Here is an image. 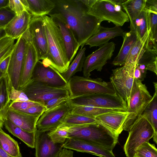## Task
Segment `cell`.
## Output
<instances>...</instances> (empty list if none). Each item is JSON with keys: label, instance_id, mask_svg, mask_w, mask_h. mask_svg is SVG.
I'll return each mask as SVG.
<instances>
[{"label": "cell", "instance_id": "31", "mask_svg": "<svg viewBox=\"0 0 157 157\" xmlns=\"http://www.w3.org/2000/svg\"><path fill=\"white\" fill-rule=\"evenodd\" d=\"M146 41L136 63L145 65L147 69L151 65L157 64V48L148 45Z\"/></svg>", "mask_w": 157, "mask_h": 157}, {"label": "cell", "instance_id": "47", "mask_svg": "<svg viewBox=\"0 0 157 157\" xmlns=\"http://www.w3.org/2000/svg\"><path fill=\"white\" fill-rule=\"evenodd\" d=\"M45 111L44 106L37 105L19 111L31 115H41Z\"/></svg>", "mask_w": 157, "mask_h": 157}, {"label": "cell", "instance_id": "55", "mask_svg": "<svg viewBox=\"0 0 157 157\" xmlns=\"http://www.w3.org/2000/svg\"><path fill=\"white\" fill-rule=\"evenodd\" d=\"M111 1L114 4L121 6L122 3L124 2L126 0H111Z\"/></svg>", "mask_w": 157, "mask_h": 157}, {"label": "cell", "instance_id": "51", "mask_svg": "<svg viewBox=\"0 0 157 157\" xmlns=\"http://www.w3.org/2000/svg\"><path fill=\"white\" fill-rule=\"evenodd\" d=\"M97 0H80L82 3L88 9H90L94 4Z\"/></svg>", "mask_w": 157, "mask_h": 157}, {"label": "cell", "instance_id": "32", "mask_svg": "<svg viewBox=\"0 0 157 157\" xmlns=\"http://www.w3.org/2000/svg\"><path fill=\"white\" fill-rule=\"evenodd\" d=\"M0 145L11 157H17L21 154L17 142L2 130H0Z\"/></svg>", "mask_w": 157, "mask_h": 157}, {"label": "cell", "instance_id": "7", "mask_svg": "<svg viewBox=\"0 0 157 157\" xmlns=\"http://www.w3.org/2000/svg\"><path fill=\"white\" fill-rule=\"evenodd\" d=\"M71 104L87 105L109 109L127 110L126 102L117 93H96L78 97L67 100Z\"/></svg>", "mask_w": 157, "mask_h": 157}, {"label": "cell", "instance_id": "53", "mask_svg": "<svg viewBox=\"0 0 157 157\" xmlns=\"http://www.w3.org/2000/svg\"><path fill=\"white\" fill-rule=\"evenodd\" d=\"M0 157H12L9 155L6 152L2 149L0 145ZM23 157L21 154L18 157Z\"/></svg>", "mask_w": 157, "mask_h": 157}, {"label": "cell", "instance_id": "25", "mask_svg": "<svg viewBox=\"0 0 157 157\" xmlns=\"http://www.w3.org/2000/svg\"><path fill=\"white\" fill-rule=\"evenodd\" d=\"M27 11L33 17H42L49 13L56 5L54 0H26Z\"/></svg>", "mask_w": 157, "mask_h": 157}, {"label": "cell", "instance_id": "13", "mask_svg": "<svg viewBox=\"0 0 157 157\" xmlns=\"http://www.w3.org/2000/svg\"><path fill=\"white\" fill-rule=\"evenodd\" d=\"M27 41L21 36L15 43V47L10 56L8 74L13 86L19 88L20 79L25 57Z\"/></svg>", "mask_w": 157, "mask_h": 157}, {"label": "cell", "instance_id": "40", "mask_svg": "<svg viewBox=\"0 0 157 157\" xmlns=\"http://www.w3.org/2000/svg\"><path fill=\"white\" fill-rule=\"evenodd\" d=\"M10 102L6 81L2 76L0 79V110L7 109Z\"/></svg>", "mask_w": 157, "mask_h": 157}, {"label": "cell", "instance_id": "20", "mask_svg": "<svg viewBox=\"0 0 157 157\" xmlns=\"http://www.w3.org/2000/svg\"><path fill=\"white\" fill-rule=\"evenodd\" d=\"M129 113L127 111H112L100 114L95 117L98 123L119 135L123 130V126Z\"/></svg>", "mask_w": 157, "mask_h": 157}, {"label": "cell", "instance_id": "24", "mask_svg": "<svg viewBox=\"0 0 157 157\" xmlns=\"http://www.w3.org/2000/svg\"><path fill=\"white\" fill-rule=\"evenodd\" d=\"M122 36L123 39L122 45L117 55L112 62V64L115 66L125 64L127 57L138 39L136 33L131 31L124 32Z\"/></svg>", "mask_w": 157, "mask_h": 157}, {"label": "cell", "instance_id": "44", "mask_svg": "<svg viewBox=\"0 0 157 157\" xmlns=\"http://www.w3.org/2000/svg\"><path fill=\"white\" fill-rule=\"evenodd\" d=\"M8 7L17 16L27 11L21 0H9Z\"/></svg>", "mask_w": 157, "mask_h": 157}, {"label": "cell", "instance_id": "52", "mask_svg": "<svg viewBox=\"0 0 157 157\" xmlns=\"http://www.w3.org/2000/svg\"><path fill=\"white\" fill-rule=\"evenodd\" d=\"M4 110H0V130H2V128L4 126L5 118L4 114Z\"/></svg>", "mask_w": 157, "mask_h": 157}, {"label": "cell", "instance_id": "21", "mask_svg": "<svg viewBox=\"0 0 157 157\" xmlns=\"http://www.w3.org/2000/svg\"><path fill=\"white\" fill-rule=\"evenodd\" d=\"M27 42L20 77L19 90L22 88L31 80L34 67L39 60L36 51L32 43L30 41Z\"/></svg>", "mask_w": 157, "mask_h": 157}, {"label": "cell", "instance_id": "6", "mask_svg": "<svg viewBox=\"0 0 157 157\" xmlns=\"http://www.w3.org/2000/svg\"><path fill=\"white\" fill-rule=\"evenodd\" d=\"M145 85L134 79L127 111L129 114L123 126V130L129 131L135 121L142 114L152 99Z\"/></svg>", "mask_w": 157, "mask_h": 157}, {"label": "cell", "instance_id": "9", "mask_svg": "<svg viewBox=\"0 0 157 157\" xmlns=\"http://www.w3.org/2000/svg\"><path fill=\"white\" fill-rule=\"evenodd\" d=\"M21 36L27 41L32 43L36 51L38 60L46 61L48 48L42 17L32 16L28 29Z\"/></svg>", "mask_w": 157, "mask_h": 157}, {"label": "cell", "instance_id": "28", "mask_svg": "<svg viewBox=\"0 0 157 157\" xmlns=\"http://www.w3.org/2000/svg\"><path fill=\"white\" fill-rule=\"evenodd\" d=\"M85 47L81 48L75 59L69 65L67 71L61 74L63 78L68 82L70 79L77 72L82 70L84 61L86 58Z\"/></svg>", "mask_w": 157, "mask_h": 157}, {"label": "cell", "instance_id": "54", "mask_svg": "<svg viewBox=\"0 0 157 157\" xmlns=\"http://www.w3.org/2000/svg\"><path fill=\"white\" fill-rule=\"evenodd\" d=\"M9 0H0V9L8 7Z\"/></svg>", "mask_w": 157, "mask_h": 157}, {"label": "cell", "instance_id": "49", "mask_svg": "<svg viewBox=\"0 0 157 157\" xmlns=\"http://www.w3.org/2000/svg\"><path fill=\"white\" fill-rule=\"evenodd\" d=\"M144 9L145 10L157 12V0H146Z\"/></svg>", "mask_w": 157, "mask_h": 157}, {"label": "cell", "instance_id": "36", "mask_svg": "<svg viewBox=\"0 0 157 157\" xmlns=\"http://www.w3.org/2000/svg\"><path fill=\"white\" fill-rule=\"evenodd\" d=\"M15 40L6 36L0 40V64L11 55L15 47Z\"/></svg>", "mask_w": 157, "mask_h": 157}, {"label": "cell", "instance_id": "35", "mask_svg": "<svg viewBox=\"0 0 157 157\" xmlns=\"http://www.w3.org/2000/svg\"><path fill=\"white\" fill-rule=\"evenodd\" d=\"M149 33L150 32H147L141 39L138 38L127 57L125 64H134L136 63L138 57L144 45Z\"/></svg>", "mask_w": 157, "mask_h": 157}, {"label": "cell", "instance_id": "18", "mask_svg": "<svg viewBox=\"0 0 157 157\" xmlns=\"http://www.w3.org/2000/svg\"><path fill=\"white\" fill-rule=\"evenodd\" d=\"M63 148L89 153L100 157H115L112 151L80 139L67 138L63 144Z\"/></svg>", "mask_w": 157, "mask_h": 157}, {"label": "cell", "instance_id": "8", "mask_svg": "<svg viewBox=\"0 0 157 157\" xmlns=\"http://www.w3.org/2000/svg\"><path fill=\"white\" fill-rule=\"evenodd\" d=\"M121 7V6L114 4L111 0H97L87 13L101 22L107 21L120 27L129 21L128 16Z\"/></svg>", "mask_w": 157, "mask_h": 157}, {"label": "cell", "instance_id": "2", "mask_svg": "<svg viewBox=\"0 0 157 157\" xmlns=\"http://www.w3.org/2000/svg\"><path fill=\"white\" fill-rule=\"evenodd\" d=\"M58 126L66 131L68 138L83 140L112 151L118 142L119 135L98 123L82 126Z\"/></svg>", "mask_w": 157, "mask_h": 157}, {"label": "cell", "instance_id": "59", "mask_svg": "<svg viewBox=\"0 0 157 157\" xmlns=\"http://www.w3.org/2000/svg\"><path fill=\"white\" fill-rule=\"evenodd\" d=\"M133 157H135L133 156Z\"/></svg>", "mask_w": 157, "mask_h": 157}, {"label": "cell", "instance_id": "56", "mask_svg": "<svg viewBox=\"0 0 157 157\" xmlns=\"http://www.w3.org/2000/svg\"><path fill=\"white\" fill-rule=\"evenodd\" d=\"M6 36H7L4 29H0V40Z\"/></svg>", "mask_w": 157, "mask_h": 157}, {"label": "cell", "instance_id": "27", "mask_svg": "<svg viewBox=\"0 0 157 157\" xmlns=\"http://www.w3.org/2000/svg\"><path fill=\"white\" fill-rule=\"evenodd\" d=\"M68 104L70 109V113L95 118L98 116L108 112L117 111H127L121 109L103 108L87 105H74L69 103Z\"/></svg>", "mask_w": 157, "mask_h": 157}, {"label": "cell", "instance_id": "11", "mask_svg": "<svg viewBox=\"0 0 157 157\" xmlns=\"http://www.w3.org/2000/svg\"><path fill=\"white\" fill-rule=\"evenodd\" d=\"M134 64H125L113 70L110 78L117 93L126 102L127 106L134 79Z\"/></svg>", "mask_w": 157, "mask_h": 157}, {"label": "cell", "instance_id": "15", "mask_svg": "<svg viewBox=\"0 0 157 157\" xmlns=\"http://www.w3.org/2000/svg\"><path fill=\"white\" fill-rule=\"evenodd\" d=\"M70 111L67 101L55 108L44 112L37 122L36 129L40 132L50 131L61 124Z\"/></svg>", "mask_w": 157, "mask_h": 157}, {"label": "cell", "instance_id": "46", "mask_svg": "<svg viewBox=\"0 0 157 157\" xmlns=\"http://www.w3.org/2000/svg\"><path fill=\"white\" fill-rule=\"evenodd\" d=\"M147 71L145 65L137 63L135 64L134 71V79L142 82L146 77Z\"/></svg>", "mask_w": 157, "mask_h": 157}, {"label": "cell", "instance_id": "45", "mask_svg": "<svg viewBox=\"0 0 157 157\" xmlns=\"http://www.w3.org/2000/svg\"><path fill=\"white\" fill-rule=\"evenodd\" d=\"M37 105L40 104L30 100H29L20 102H11L9 106L14 110L20 111Z\"/></svg>", "mask_w": 157, "mask_h": 157}, {"label": "cell", "instance_id": "29", "mask_svg": "<svg viewBox=\"0 0 157 157\" xmlns=\"http://www.w3.org/2000/svg\"><path fill=\"white\" fill-rule=\"evenodd\" d=\"M146 0H126L121 4L125 11L130 23L132 22L144 9Z\"/></svg>", "mask_w": 157, "mask_h": 157}, {"label": "cell", "instance_id": "37", "mask_svg": "<svg viewBox=\"0 0 157 157\" xmlns=\"http://www.w3.org/2000/svg\"><path fill=\"white\" fill-rule=\"evenodd\" d=\"M135 157H157V149L155 145L145 142L140 145L136 150Z\"/></svg>", "mask_w": 157, "mask_h": 157}, {"label": "cell", "instance_id": "19", "mask_svg": "<svg viewBox=\"0 0 157 157\" xmlns=\"http://www.w3.org/2000/svg\"><path fill=\"white\" fill-rule=\"evenodd\" d=\"M5 119L10 120L25 131L35 132L37 121L41 115H33L13 110L8 106L4 113Z\"/></svg>", "mask_w": 157, "mask_h": 157}, {"label": "cell", "instance_id": "57", "mask_svg": "<svg viewBox=\"0 0 157 157\" xmlns=\"http://www.w3.org/2000/svg\"><path fill=\"white\" fill-rule=\"evenodd\" d=\"M154 84L155 86V91H157V82H154Z\"/></svg>", "mask_w": 157, "mask_h": 157}, {"label": "cell", "instance_id": "58", "mask_svg": "<svg viewBox=\"0 0 157 157\" xmlns=\"http://www.w3.org/2000/svg\"><path fill=\"white\" fill-rule=\"evenodd\" d=\"M2 74L1 73V71H0V79L1 78V77H2Z\"/></svg>", "mask_w": 157, "mask_h": 157}, {"label": "cell", "instance_id": "1", "mask_svg": "<svg viewBox=\"0 0 157 157\" xmlns=\"http://www.w3.org/2000/svg\"><path fill=\"white\" fill-rule=\"evenodd\" d=\"M55 8L63 17L82 48L97 31L101 22L88 13V9L80 0H54Z\"/></svg>", "mask_w": 157, "mask_h": 157}, {"label": "cell", "instance_id": "41", "mask_svg": "<svg viewBox=\"0 0 157 157\" xmlns=\"http://www.w3.org/2000/svg\"><path fill=\"white\" fill-rule=\"evenodd\" d=\"M16 16L8 7L0 9V29L4 28Z\"/></svg>", "mask_w": 157, "mask_h": 157}, {"label": "cell", "instance_id": "30", "mask_svg": "<svg viewBox=\"0 0 157 157\" xmlns=\"http://www.w3.org/2000/svg\"><path fill=\"white\" fill-rule=\"evenodd\" d=\"M130 31L136 33L140 39H142L147 32H150L147 13L144 9L130 23Z\"/></svg>", "mask_w": 157, "mask_h": 157}, {"label": "cell", "instance_id": "5", "mask_svg": "<svg viewBox=\"0 0 157 157\" xmlns=\"http://www.w3.org/2000/svg\"><path fill=\"white\" fill-rule=\"evenodd\" d=\"M128 132V136L123 148L127 157H133L136 149L144 143L149 142L152 138L157 144V136L154 128L143 114L135 121Z\"/></svg>", "mask_w": 157, "mask_h": 157}, {"label": "cell", "instance_id": "22", "mask_svg": "<svg viewBox=\"0 0 157 157\" xmlns=\"http://www.w3.org/2000/svg\"><path fill=\"white\" fill-rule=\"evenodd\" d=\"M123 30L120 27L115 26L106 28L99 26L96 32L86 41L85 45H89L90 48L101 46L108 43L111 39L115 37L122 36Z\"/></svg>", "mask_w": 157, "mask_h": 157}, {"label": "cell", "instance_id": "10", "mask_svg": "<svg viewBox=\"0 0 157 157\" xmlns=\"http://www.w3.org/2000/svg\"><path fill=\"white\" fill-rule=\"evenodd\" d=\"M20 90L25 94L29 100L44 106L47 101L52 98L69 96L67 87H54L32 79Z\"/></svg>", "mask_w": 157, "mask_h": 157}, {"label": "cell", "instance_id": "43", "mask_svg": "<svg viewBox=\"0 0 157 157\" xmlns=\"http://www.w3.org/2000/svg\"><path fill=\"white\" fill-rule=\"evenodd\" d=\"M69 98V96L67 95L57 97L50 99L44 104L45 111L55 108L68 100Z\"/></svg>", "mask_w": 157, "mask_h": 157}, {"label": "cell", "instance_id": "16", "mask_svg": "<svg viewBox=\"0 0 157 157\" xmlns=\"http://www.w3.org/2000/svg\"><path fill=\"white\" fill-rule=\"evenodd\" d=\"M49 15L60 29L66 48L67 58L70 63L80 46L71 29L61 14L56 13Z\"/></svg>", "mask_w": 157, "mask_h": 157}, {"label": "cell", "instance_id": "50", "mask_svg": "<svg viewBox=\"0 0 157 157\" xmlns=\"http://www.w3.org/2000/svg\"><path fill=\"white\" fill-rule=\"evenodd\" d=\"M57 157H73V151L71 149L63 148Z\"/></svg>", "mask_w": 157, "mask_h": 157}, {"label": "cell", "instance_id": "33", "mask_svg": "<svg viewBox=\"0 0 157 157\" xmlns=\"http://www.w3.org/2000/svg\"><path fill=\"white\" fill-rule=\"evenodd\" d=\"M98 123L95 118L75 114L68 113L61 124L69 126H82Z\"/></svg>", "mask_w": 157, "mask_h": 157}, {"label": "cell", "instance_id": "17", "mask_svg": "<svg viewBox=\"0 0 157 157\" xmlns=\"http://www.w3.org/2000/svg\"><path fill=\"white\" fill-rule=\"evenodd\" d=\"M63 144L54 143L47 132L35 130V157H57L63 148Z\"/></svg>", "mask_w": 157, "mask_h": 157}, {"label": "cell", "instance_id": "38", "mask_svg": "<svg viewBox=\"0 0 157 157\" xmlns=\"http://www.w3.org/2000/svg\"><path fill=\"white\" fill-rule=\"evenodd\" d=\"M145 10L147 13L150 30L149 36L154 42L157 43V12Z\"/></svg>", "mask_w": 157, "mask_h": 157}, {"label": "cell", "instance_id": "34", "mask_svg": "<svg viewBox=\"0 0 157 157\" xmlns=\"http://www.w3.org/2000/svg\"><path fill=\"white\" fill-rule=\"evenodd\" d=\"M157 91L155 92L152 99L144 111V115L151 124L157 136Z\"/></svg>", "mask_w": 157, "mask_h": 157}, {"label": "cell", "instance_id": "14", "mask_svg": "<svg viewBox=\"0 0 157 157\" xmlns=\"http://www.w3.org/2000/svg\"><path fill=\"white\" fill-rule=\"evenodd\" d=\"M31 79L54 87L67 86V82L60 73L50 65L39 60L35 65Z\"/></svg>", "mask_w": 157, "mask_h": 157}, {"label": "cell", "instance_id": "26", "mask_svg": "<svg viewBox=\"0 0 157 157\" xmlns=\"http://www.w3.org/2000/svg\"><path fill=\"white\" fill-rule=\"evenodd\" d=\"M4 126L9 132L18 138L28 147L35 148V131L33 132H27L6 119H5Z\"/></svg>", "mask_w": 157, "mask_h": 157}, {"label": "cell", "instance_id": "12", "mask_svg": "<svg viewBox=\"0 0 157 157\" xmlns=\"http://www.w3.org/2000/svg\"><path fill=\"white\" fill-rule=\"evenodd\" d=\"M115 46L113 42H108L86 57L82 68L83 77L89 78L90 72L95 70L101 71L107 61L111 58Z\"/></svg>", "mask_w": 157, "mask_h": 157}, {"label": "cell", "instance_id": "42", "mask_svg": "<svg viewBox=\"0 0 157 157\" xmlns=\"http://www.w3.org/2000/svg\"><path fill=\"white\" fill-rule=\"evenodd\" d=\"M8 99L11 102H20L29 100L25 94L21 90H16L11 86L8 93Z\"/></svg>", "mask_w": 157, "mask_h": 157}, {"label": "cell", "instance_id": "39", "mask_svg": "<svg viewBox=\"0 0 157 157\" xmlns=\"http://www.w3.org/2000/svg\"><path fill=\"white\" fill-rule=\"evenodd\" d=\"M52 141L56 144H63L68 138V133L58 126L47 132Z\"/></svg>", "mask_w": 157, "mask_h": 157}, {"label": "cell", "instance_id": "3", "mask_svg": "<svg viewBox=\"0 0 157 157\" xmlns=\"http://www.w3.org/2000/svg\"><path fill=\"white\" fill-rule=\"evenodd\" d=\"M47 40L48 52L47 59L42 61L48 64L60 73L66 71L70 63L60 29L50 16H42Z\"/></svg>", "mask_w": 157, "mask_h": 157}, {"label": "cell", "instance_id": "48", "mask_svg": "<svg viewBox=\"0 0 157 157\" xmlns=\"http://www.w3.org/2000/svg\"><path fill=\"white\" fill-rule=\"evenodd\" d=\"M10 56L5 59L0 64V71L2 73L3 76L8 75V69L10 60Z\"/></svg>", "mask_w": 157, "mask_h": 157}, {"label": "cell", "instance_id": "4", "mask_svg": "<svg viewBox=\"0 0 157 157\" xmlns=\"http://www.w3.org/2000/svg\"><path fill=\"white\" fill-rule=\"evenodd\" d=\"M67 87L69 99L93 94L117 93L110 81L105 82L101 78H92L74 75L67 82Z\"/></svg>", "mask_w": 157, "mask_h": 157}, {"label": "cell", "instance_id": "23", "mask_svg": "<svg viewBox=\"0 0 157 157\" xmlns=\"http://www.w3.org/2000/svg\"><path fill=\"white\" fill-rule=\"evenodd\" d=\"M32 16L28 11L16 16L4 28L6 36L15 39L18 38L28 29Z\"/></svg>", "mask_w": 157, "mask_h": 157}]
</instances>
